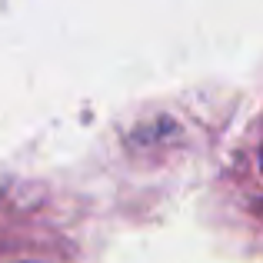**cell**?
I'll return each mask as SVG.
<instances>
[{
	"mask_svg": "<svg viewBox=\"0 0 263 263\" xmlns=\"http://www.w3.org/2000/svg\"><path fill=\"white\" fill-rule=\"evenodd\" d=\"M260 157H263V154H260Z\"/></svg>",
	"mask_w": 263,
	"mask_h": 263,
	"instance_id": "1",
	"label": "cell"
}]
</instances>
